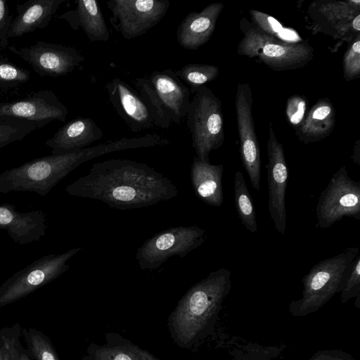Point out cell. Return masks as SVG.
Listing matches in <instances>:
<instances>
[{"label":"cell","instance_id":"6da1fadb","mask_svg":"<svg viewBox=\"0 0 360 360\" xmlns=\"http://www.w3.org/2000/svg\"><path fill=\"white\" fill-rule=\"evenodd\" d=\"M65 191L121 210L151 206L179 193L177 187L162 174L145 163L127 159L93 164L88 174L68 185Z\"/></svg>","mask_w":360,"mask_h":360},{"label":"cell","instance_id":"7a4b0ae2","mask_svg":"<svg viewBox=\"0 0 360 360\" xmlns=\"http://www.w3.org/2000/svg\"><path fill=\"white\" fill-rule=\"evenodd\" d=\"M129 138H121L80 150L38 158L0 174V194L29 191L46 195L63 179L82 163L107 153L132 149Z\"/></svg>","mask_w":360,"mask_h":360},{"label":"cell","instance_id":"3957f363","mask_svg":"<svg viewBox=\"0 0 360 360\" xmlns=\"http://www.w3.org/2000/svg\"><path fill=\"white\" fill-rule=\"evenodd\" d=\"M134 84L153 112L155 126L167 129L186 118L191 93L173 70L154 71L136 79Z\"/></svg>","mask_w":360,"mask_h":360},{"label":"cell","instance_id":"277c9868","mask_svg":"<svg viewBox=\"0 0 360 360\" xmlns=\"http://www.w3.org/2000/svg\"><path fill=\"white\" fill-rule=\"evenodd\" d=\"M240 29L243 37L238 45V54L257 58L273 70L301 68L314 57V49L307 41L285 42L265 34L245 18L240 21Z\"/></svg>","mask_w":360,"mask_h":360},{"label":"cell","instance_id":"5b68a950","mask_svg":"<svg viewBox=\"0 0 360 360\" xmlns=\"http://www.w3.org/2000/svg\"><path fill=\"white\" fill-rule=\"evenodd\" d=\"M195 156L210 162L212 150L219 148L225 139L221 100L203 86L194 93L186 117Z\"/></svg>","mask_w":360,"mask_h":360},{"label":"cell","instance_id":"8992f818","mask_svg":"<svg viewBox=\"0 0 360 360\" xmlns=\"http://www.w3.org/2000/svg\"><path fill=\"white\" fill-rule=\"evenodd\" d=\"M359 253L358 247L348 248L314 265L302 278L303 297L296 302L300 309H315L342 290L352 264Z\"/></svg>","mask_w":360,"mask_h":360},{"label":"cell","instance_id":"52a82bcc","mask_svg":"<svg viewBox=\"0 0 360 360\" xmlns=\"http://www.w3.org/2000/svg\"><path fill=\"white\" fill-rule=\"evenodd\" d=\"M82 250L46 255L16 271L0 285V307L12 304L51 283L69 269L68 261Z\"/></svg>","mask_w":360,"mask_h":360},{"label":"cell","instance_id":"ba28073f","mask_svg":"<svg viewBox=\"0 0 360 360\" xmlns=\"http://www.w3.org/2000/svg\"><path fill=\"white\" fill-rule=\"evenodd\" d=\"M205 238V231L198 226L169 227L146 240L137 250L136 259L141 269H156L169 257H185Z\"/></svg>","mask_w":360,"mask_h":360},{"label":"cell","instance_id":"9c48e42d","mask_svg":"<svg viewBox=\"0 0 360 360\" xmlns=\"http://www.w3.org/2000/svg\"><path fill=\"white\" fill-rule=\"evenodd\" d=\"M307 23L314 34L321 32L341 42L360 34L359 0H317L308 7Z\"/></svg>","mask_w":360,"mask_h":360},{"label":"cell","instance_id":"30bf717a","mask_svg":"<svg viewBox=\"0 0 360 360\" xmlns=\"http://www.w3.org/2000/svg\"><path fill=\"white\" fill-rule=\"evenodd\" d=\"M316 216L321 229L330 227L345 217L360 219V183L349 176L345 166L332 176L321 193Z\"/></svg>","mask_w":360,"mask_h":360},{"label":"cell","instance_id":"8fae6325","mask_svg":"<svg viewBox=\"0 0 360 360\" xmlns=\"http://www.w3.org/2000/svg\"><path fill=\"white\" fill-rule=\"evenodd\" d=\"M112 13L111 25L126 39L145 34L167 13L169 1L109 0L106 1Z\"/></svg>","mask_w":360,"mask_h":360},{"label":"cell","instance_id":"7c38bea8","mask_svg":"<svg viewBox=\"0 0 360 360\" xmlns=\"http://www.w3.org/2000/svg\"><path fill=\"white\" fill-rule=\"evenodd\" d=\"M253 96L248 83H239L235 98L236 116L240 142V156L252 186L260 188V149L252 115Z\"/></svg>","mask_w":360,"mask_h":360},{"label":"cell","instance_id":"4fadbf2b","mask_svg":"<svg viewBox=\"0 0 360 360\" xmlns=\"http://www.w3.org/2000/svg\"><path fill=\"white\" fill-rule=\"evenodd\" d=\"M8 49L28 63L41 77H57L72 72L84 58L76 49L60 44L37 41L26 47Z\"/></svg>","mask_w":360,"mask_h":360},{"label":"cell","instance_id":"5bb4252c","mask_svg":"<svg viewBox=\"0 0 360 360\" xmlns=\"http://www.w3.org/2000/svg\"><path fill=\"white\" fill-rule=\"evenodd\" d=\"M267 140V179L269 189V212L274 226L284 235L286 229L287 214L285 193L288 169L283 144L278 141L271 122L269 123Z\"/></svg>","mask_w":360,"mask_h":360},{"label":"cell","instance_id":"9a60e30c","mask_svg":"<svg viewBox=\"0 0 360 360\" xmlns=\"http://www.w3.org/2000/svg\"><path fill=\"white\" fill-rule=\"evenodd\" d=\"M67 107L51 90H41L25 98L0 103V116L36 122L41 127L53 120L65 122Z\"/></svg>","mask_w":360,"mask_h":360},{"label":"cell","instance_id":"2e32d148","mask_svg":"<svg viewBox=\"0 0 360 360\" xmlns=\"http://www.w3.org/2000/svg\"><path fill=\"white\" fill-rule=\"evenodd\" d=\"M105 89L110 103L132 132L155 126L150 108L128 84L115 77L106 84Z\"/></svg>","mask_w":360,"mask_h":360},{"label":"cell","instance_id":"e0dca14e","mask_svg":"<svg viewBox=\"0 0 360 360\" xmlns=\"http://www.w3.org/2000/svg\"><path fill=\"white\" fill-rule=\"evenodd\" d=\"M47 220L41 210L21 212L13 205H0V229L18 245H26L41 240L46 235Z\"/></svg>","mask_w":360,"mask_h":360},{"label":"cell","instance_id":"ac0fdd59","mask_svg":"<svg viewBox=\"0 0 360 360\" xmlns=\"http://www.w3.org/2000/svg\"><path fill=\"white\" fill-rule=\"evenodd\" d=\"M224 7V4L214 2L200 11L189 13L178 27L176 39L179 44L191 51L205 44L213 34Z\"/></svg>","mask_w":360,"mask_h":360},{"label":"cell","instance_id":"d6986e66","mask_svg":"<svg viewBox=\"0 0 360 360\" xmlns=\"http://www.w3.org/2000/svg\"><path fill=\"white\" fill-rule=\"evenodd\" d=\"M103 136V130L93 119L77 117L60 127L45 144L51 154L63 155L85 148Z\"/></svg>","mask_w":360,"mask_h":360},{"label":"cell","instance_id":"ffe728a7","mask_svg":"<svg viewBox=\"0 0 360 360\" xmlns=\"http://www.w3.org/2000/svg\"><path fill=\"white\" fill-rule=\"evenodd\" d=\"M65 0H28L16 6L8 38L21 37L46 27Z\"/></svg>","mask_w":360,"mask_h":360},{"label":"cell","instance_id":"44dd1931","mask_svg":"<svg viewBox=\"0 0 360 360\" xmlns=\"http://www.w3.org/2000/svg\"><path fill=\"white\" fill-rule=\"evenodd\" d=\"M74 30L82 29L91 41H107L110 35L100 5L96 0H79L76 7L58 16Z\"/></svg>","mask_w":360,"mask_h":360},{"label":"cell","instance_id":"7402d4cb","mask_svg":"<svg viewBox=\"0 0 360 360\" xmlns=\"http://www.w3.org/2000/svg\"><path fill=\"white\" fill-rule=\"evenodd\" d=\"M222 165H211L194 157L191 167V180L196 196L205 203L219 207L224 201Z\"/></svg>","mask_w":360,"mask_h":360},{"label":"cell","instance_id":"603a6c76","mask_svg":"<svg viewBox=\"0 0 360 360\" xmlns=\"http://www.w3.org/2000/svg\"><path fill=\"white\" fill-rule=\"evenodd\" d=\"M335 124V110L328 98L319 99L295 129L297 139L305 144L318 142L328 137Z\"/></svg>","mask_w":360,"mask_h":360},{"label":"cell","instance_id":"cb8c5ba5","mask_svg":"<svg viewBox=\"0 0 360 360\" xmlns=\"http://www.w3.org/2000/svg\"><path fill=\"white\" fill-rule=\"evenodd\" d=\"M234 201L242 224L250 232H256L257 224L252 198L240 171H237L234 175Z\"/></svg>","mask_w":360,"mask_h":360},{"label":"cell","instance_id":"d4e9b609","mask_svg":"<svg viewBox=\"0 0 360 360\" xmlns=\"http://www.w3.org/2000/svg\"><path fill=\"white\" fill-rule=\"evenodd\" d=\"M249 13L252 24L265 34L288 43L303 41L295 30L284 27L273 16L255 9H250Z\"/></svg>","mask_w":360,"mask_h":360},{"label":"cell","instance_id":"484cf974","mask_svg":"<svg viewBox=\"0 0 360 360\" xmlns=\"http://www.w3.org/2000/svg\"><path fill=\"white\" fill-rule=\"evenodd\" d=\"M176 75L190 86L191 93L214 80L219 74L217 66L208 64L189 63L174 72Z\"/></svg>","mask_w":360,"mask_h":360},{"label":"cell","instance_id":"4316f807","mask_svg":"<svg viewBox=\"0 0 360 360\" xmlns=\"http://www.w3.org/2000/svg\"><path fill=\"white\" fill-rule=\"evenodd\" d=\"M27 349L32 360H59L49 337L33 328H22Z\"/></svg>","mask_w":360,"mask_h":360},{"label":"cell","instance_id":"83f0119b","mask_svg":"<svg viewBox=\"0 0 360 360\" xmlns=\"http://www.w3.org/2000/svg\"><path fill=\"white\" fill-rule=\"evenodd\" d=\"M41 127L36 122L9 116H0V148L20 141Z\"/></svg>","mask_w":360,"mask_h":360},{"label":"cell","instance_id":"f1b7e54d","mask_svg":"<svg viewBox=\"0 0 360 360\" xmlns=\"http://www.w3.org/2000/svg\"><path fill=\"white\" fill-rule=\"evenodd\" d=\"M21 338L22 327L18 323L0 328V360H18Z\"/></svg>","mask_w":360,"mask_h":360},{"label":"cell","instance_id":"f546056e","mask_svg":"<svg viewBox=\"0 0 360 360\" xmlns=\"http://www.w3.org/2000/svg\"><path fill=\"white\" fill-rule=\"evenodd\" d=\"M30 71L15 65L0 53V89L17 87L30 79Z\"/></svg>","mask_w":360,"mask_h":360},{"label":"cell","instance_id":"4dcf8cb0","mask_svg":"<svg viewBox=\"0 0 360 360\" xmlns=\"http://www.w3.org/2000/svg\"><path fill=\"white\" fill-rule=\"evenodd\" d=\"M343 77L350 82L360 77V34L348 43L342 59Z\"/></svg>","mask_w":360,"mask_h":360},{"label":"cell","instance_id":"1f68e13d","mask_svg":"<svg viewBox=\"0 0 360 360\" xmlns=\"http://www.w3.org/2000/svg\"><path fill=\"white\" fill-rule=\"evenodd\" d=\"M308 105L307 99L299 94L291 96L286 102V118L292 127L297 128L302 122Z\"/></svg>","mask_w":360,"mask_h":360},{"label":"cell","instance_id":"d6a6232c","mask_svg":"<svg viewBox=\"0 0 360 360\" xmlns=\"http://www.w3.org/2000/svg\"><path fill=\"white\" fill-rule=\"evenodd\" d=\"M360 287V256L354 259L351 269L342 290L341 297L342 302L359 293Z\"/></svg>","mask_w":360,"mask_h":360},{"label":"cell","instance_id":"836d02e7","mask_svg":"<svg viewBox=\"0 0 360 360\" xmlns=\"http://www.w3.org/2000/svg\"><path fill=\"white\" fill-rule=\"evenodd\" d=\"M12 20L7 1L0 0V51L8 49L9 46L8 34Z\"/></svg>","mask_w":360,"mask_h":360},{"label":"cell","instance_id":"e575fe53","mask_svg":"<svg viewBox=\"0 0 360 360\" xmlns=\"http://www.w3.org/2000/svg\"><path fill=\"white\" fill-rule=\"evenodd\" d=\"M353 162L360 166V140H357L354 144V152L352 156Z\"/></svg>","mask_w":360,"mask_h":360},{"label":"cell","instance_id":"d590c367","mask_svg":"<svg viewBox=\"0 0 360 360\" xmlns=\"http://www.w3.org/2000/svg\"><path fill=\"white\" fill-rule=\"evenodd\" d=\"M18 360H32L27 348H25L23 345L20 349Z\"/></svg>","mask_w":360,"mask_h":360},{"label":"cell","instance_id":"8d00e7d4","mask_svg":"<svg viewBox=\"0 0 360 360\" xmlns=\"http://www.w3.org/2000/svg\"><path fill=\"white\" fill-rule=\"evenodd\" d=\"M115 360H131L127 356L124 354H119L116 356Z\"/></svg>","mask_w":360,"mask_h":360}]
</instances>
